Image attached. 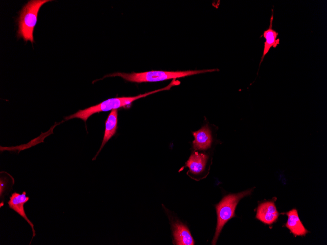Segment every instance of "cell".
<instances>
[{"instance_id": "1", "label": "cell", "mask_w": 327, "mask_h": 245, "mask_svg": "<svg viewBox=\"0 0 327 245\" xmlns=\"http://www.w3.org/2000/svg\"><path fill=\"white\" fill-rule=\"evenodd\" d=\"M180 84V82L179 81L176 80V79H173L169 85L162 89L150 91L144 94H139L135 96L110 98L96 105L90 107L84 110H79L74 114L65 117V118L67 120L74 118H77L83 120L86 122L87 120L94 113L102 111H107L114 109L117 110L118 108L128 106L133 101L140 98L147 96L151 94L159 91L168 90L170 89L172 87L177 86Z\"/></svg>"}, {"instance_id": "2", "label": "cell", "mask_w": 327, "mask_h": 245, "mask_svg": "<svg viewBox=\"0 0 327 245\" xmlns=\"http://www.w3.org/2000/svg\"><path fill=\"white\" fill-rule=\"evenodd\" d=\"M217 70H218V69H211L177 71L153 70L139 73L132 72L131 73L117 72L110 74L106 77L119 76L129 82L142 83L176 79L179 78Z\"/></svg>"}, {"instance_id": "7", "label": "cell", "mask_w": 327, "mask_h": 245, "mask_svg": "<svg viewBox=\"0 0 327 245\" xmlns=\"http://www.w3.org/2000/svg\"><path fill=\"white\" fill-rule=\"evenodd\" d=\"M272 12L269 27L263 31L262 35L260 36V37H263L265 39V41L264 43L263 53L259 63V67H260L265 56L269 52L270 48L271 47L275 48L277 47L278 45L280 44V39H277L279 35V33L272 28L274 19L273 9H272Z\"/></svg>"}, {"instance_id": "8", "label": "cell", "mask_w": 327, "mask_h": 245, "mask_svg": "<svg viewBox=\"0 0 327 245\" xmlns=\"http://www.w3.org/2000/svg\"><path fill=\"white\" fill-rule=\"evenodd\" d=\"M172 228L175 245H194V240L186 225L177 222L172 223Z\"/></svg>"}, {"instance_id": "12", "label": "cell", "mask_w": 327, "mask_h": 245, "mask_svg": "<svg viewBox=\"0 0 327 245\" xmlns=\"http://www.w3.org/2000/svg\"><path fill=\"white\" fill-rule=\"evenodd\" d=\"M208 158L204 154L194 152L187 161L186 166L192 174H199L204 170Z\"/></svg>"}, {"instance_id": "6", "label": "cell", "mask_w": 327, "mask_h": 245, "mask_svg": "<svg viewBox=\"0 0 327 245\" xmlns=\"http://www.w3.org/2000/svg\"><path fill=\"white\" fill-rule=\"evenodd\" d=\"M279 214L274 202L268 201L258 206L256 218L264 224L271 225L277 220Z\"/></svg>"}, {"instance_id": "3", "label": "cell", "mask_w": 327, "mask_h": 245, "mask_svg": "<svg viewBox=\"0 0 327 245\" xmlns=\"http://www.w3.org/2000/svg\"><path fill=\"white\" fill-rule=\"evenodd\" d=\"M50 0H31L28 1L20 12L18 19L17 36L24 41L34 42L33 32L37 21L38 14L41 6Z\"/></svg>"}, {"instance_id": "4", "label": "cell", "mask_w": 327, "mask_h": 245, "mask_svg": "<svg viewBox=\"0 0 327 245\" xmlns=\"http://www.w3.org/2000/svg\"><path fill=\"white\" fill-rule=\"evenodd\" d=\"M253 189L247 190L237 194H229L225 196L215 205L217 222L215 233L211 244L215 245L224 225L235 216L236 206L243 198L250 195Z\"/></svg>"}, {"instance_id": "5", "label": "cell", "mask_w": 327, "mask_h": 245, "mask_svg": "<svg viewBox=\"0 0 327 245\" xmlns=\"http://www.w3.org/2000/svg\"><path fill=\"white\" fill-rule=\"evenodd\" d=\"M29 200V197L26 196V193L25 191L23 192L21 194L14 192L11 194L7 203L9 208L13 210L23 218L31 226L33 233V238L36 235L34 224L27 218L24 209V204L26 203Z\"/></svg>"}, {"instance_id": "10", "label": "cell", "mask_w": 327, "mask_h": 245, "mask_svg": "<svg viewBox=\"0 0 327 245\" xmlns=\"http://www.w3.org/2000/svg\"><path fill=\"white\" fill-rule=\"evenodd\" d=\"M117 126V110L114 109L111 111L109 114L106 122L105 129L102 142L100 147L93 160H94L101 151L106 143L116 134Z\"/></svg>"}, {"instance_id": "11", "label": "cell", "mask_w": 327, "mask_h": 245, "mask_svg": "<svg viewBox=\"0 0 327 245\" xmlns=\"http://www.w3.org/2000/svg\"><path fill=\"white\" fill-rule=\"evenodd\" d=\"M194 140L193 146L194 149L205 150L210 147L212 138L211 132L208 125L203 126L198 131L193 132Z\"/></svg>"}, {"instance_id": "9", "label": "cell", "mask_w": 327, "mask_h": 245, "mask_svg": "<svg viewBox=\"0 0 327 245\" xmlns=\"http://www.w3.org/2000/svg\"><path fill=\"white\" fill-rule=\"evenodd\" d=\"M285 214L288 218L285 226L295 236H305L308 233L300 219L296 209H293Z\"/></svg>"}]
</instances>
